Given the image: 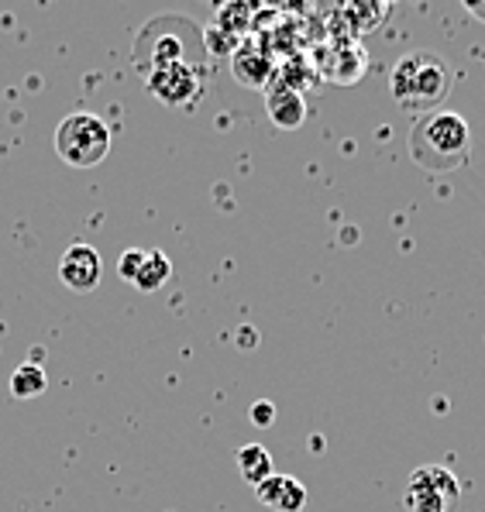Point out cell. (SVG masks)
<instances>
[{
    "label": "cell",
    "mask_w": 485,
    "mask_h": 512,
    "mask_svg": "<svg viewBox=\"0 0 485 512\" xmlns=\"http://www.w3.org/2000/svg\"><path fill=\"white\" fill-rule=\"evenodd\" d=\"M410 155L424 172H455L472 155V131L455 110L420 114L410 128Z\"/></svg>",
    "instance_id": "1"
},
{
    "label": "cell",
    "mask_w": 485,
    "mask_h": 512,
    "mask_svg": "<svg viewBox=\"0 0 485 512\" xmlns=\"http://www.w3.org/2000/svg\"><path fill=\"white\" fill-rule=\"evenodd\" d=\"M451 86H455V69L448 66V59L430 49H417L403 55L400 62L389 73V93L403 110H441L444 100L451 97Z\"/></svg>",
    "instance_id": "2"
},
{
    "label": "cell",
    "mask_w": 485,
    "mask_h": 512,
    "mask_svg": "<svg viewBox=\"0 0 485 512\" xmlns=\"http://www.w3.org/2000/svg\"><path fill=\"white\" fill-rule=\"evenodd\" d=\"M56 155L73 169H93L111 155V128L90 110H73L56 128Z\"/></svg>",
    "instance_id": "3"
},
{
    "label": "cell",
    "mask_w": 485,
    "mask_h": 512,
    "mask_svg": "<svg viewBox=\"0 0 485 512\" xmlns=\"http://www.w3.org/2000/svg\"><path fill=\"white\" fill-rule=\"evenodd\" d=\"M403 499L410 512H451L461 499V485L444 464H420L406 478Z\"/></svg>",
    "instance_id": "4"
},
{
    "label": "cell",
    "mask_w": 485,
    "mask_h": 512,
    "mask_svg": "<svg viewBox=\"0 0 485 512\" xmlns=\"http://www.w3.org/2000/svg\"><path fill=\"white\" fill-rule=\"evenodd\" d=\"M145 80H148L145 83L148 93H152L155 100H162L166 107H176V110H190L203 93L200 73L193 66H162V69H152Z\"/></svg>",
    "instance_id": "5"
},
{
    "label": "cell",
    "mask_w": 485,
    "mask_h": 512,
    "mask_svg": "<svg viewBox=\"0 0 485 512\" xmlns=\"http://www.w3.org/2000/svg\"><path fill=\"white\" fill-rule=\"evenodd\" d=\"M104 279V258L93 244H69L59 258V282L73 293H93Z\"/></svg>",
    "instance_id": "6"
},
{
    "label": "cell",
    "mask_w": 485,
    "mask_h": 512,
    "mask_svg": "<svg viewBox=\"0 0 485 512\" xmlns=\"http://www.w3.org/2000/svg\"><path fill=\"white\" fill-rule=\"evenodd\" d=\"M265 110H269V121L279 131H296L307 121V100L300 90H289V86L272 80L265 86Z\"/></svg>",
    "instance_id": "7"
},
{
    "label": "cell",
    "mask_w": 485,
    "mask_h": 512,
    "mask_svg": "<svg viewBox=\"0 0 485 512\" xmlns=\"http://www.w3.org/2000/svg\"><path fill=\"white\" fill-rule=\"evenodd\" d=\"M255 499L272 512H303L307 506V488L293 475H269L255 488Z\"/></svg>",
    "instance_id": "8"
},
{
    "label": "cell",
    "mask_w": 485,
    "mask_h": 512,
    "mask_svg": "<svg viewBox=\"0 0 485 512\" xmlns=\"http://www.w3.org/2000/svg\"><path fill=\"white\" fill-rule=\"evenodd\" d=\"M231 69L234 76H238V83L252 86V90H265V86L272 83V62L269 55H265L262 49H258L255 42H245L234 49V59H231Z\"/></svg>",
    "instance_id": "9"
},
{
    "label": "cell",
    "mask_w": 485,
    "mask_h": 512,
    "mask_svg": "<svg viewBox=\"0 0 485 512\" xmlns=\"http://www.w3.org/2000/svg\"><path fill=\"white\" fill-rule=\"evenodd\" d=\"M169 275H172V262H169L166 251L145 248V258H142V265H138V272H135V279H131V286L142 289V293H159V289L169 282Z\"/></svg>",
    "instance_id": "10"
},
{
    "label": "cell",
    "mask_w": 485,
    "mask_h": 512,
    "mask_svg": "<svg viewBox=\"0 0 485 512\" xmlns=\"http://www.w3.org/2000/svg\"><path fill=\"white\" fill-rule=\"evenodd\" d=\"M234 464H238V475L245 478L248 485L258 488L269 475H276L272 471V454L265 451L262 444H245L238 447V454H234Z\"/></svg>",
    "instance_id": "11"
},
{
    "label": "cell",
    "mask_w": 485,
    "mask_h": 512,
    "mask_svg": "<svg viewBox=\"0 0 485 512\" xmlns=\"http://www.w3.org/2000/svg\"><path fill=\"white\" fill-rule=\"evenodd\" d=\"M45 389H49V375H45V368L38 365V361H28V365L14 368V375H11L14 399H35V396H42Z\"/></svg>",
    "instance_id": "12"
},
{
    "label": "cell",
    "mask_w": 485,
    "mask_h": 512,
    "mask_svg": "<svg viewBox=\"0 0 485 512\" xmlns=\"http://www.w3.org/2000/svg\"><path fill=\"white\" fill-rule=\"evenodd\" d=\"M248 18H252V7H245V4L221 7V14H217V28L228 31V35L238 38L241 31H248Z\"/></svg>",
    "instance_id": "13"
},
{
    "label": "cell",
    "mask_w": 485,
    "mask_h": 512,
    "mask_svg": "<svg viewBox=\"0 0 485 512\" xmlns=\"http://www.w3.org/2000/svg\"><path fill=\"white\" fill-rule=\"evenodd\" d=\"M142 258H145V248H128L121 258H117V275H121L124 282H131L138 272V265H142Z\"/></svg>",
    "instance_id": "14"
},
{
    "label": "cell",
    "mask_w": 485,
    "mask_h": 512,
    "mask_svg": "<svg viewBox=\"0 0 485 512\" xmlns=\"http://www.w3.org/2000/svg\"><path fill=\"white\" fill-rule=\"evenodd\" d=\"M252 423L255 427H272V423H276V406H272L269 399H258L252 406Z\"/></svg>",
    "instance_id": "15"
},
{
    "label": "cell",
    "mask_w": 485,
    "mask_h": 512,
    "mask_svg": "<svg viewBox=\"0 0 485 512\" xmlns=\"http://www.w3.org/2000/svg\"><path fill=\"white\" fill-rule=\"evenodd\" d=\"M465 11L472 14L475 21H482V25H485V0H465Z\"/></svg>",
    "instance_id": "16"
},
{
    "label": "cell",
    "mask_w": 485,
    "mask_h": 512,
    "mask_svg": "<svg viewBox=\"0 0 485 512\" xmlns=\"http://www.w3.org/2000/svg\"><path fill=\"white\" fill-rule=\"evenodd\" d=\"M255 327H241V344H255V334H252Z\"/></svg>",
    "instance_id": "17"
}]
</instances>
